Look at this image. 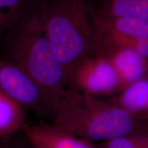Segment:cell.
Wrapping results in <instances>:
<instances>
[{
	"label": "cell",
	"mask_w": 148,
	"mask_h": 148,
	"mask_svg": "<svg viewBox=\"0 0 148 148\" xmlns=\"http://www.w3.org/2000/svg\"><path fill=\"white\" fill-rule=\"evenodd\" d=\"M5 58L23 69L57 106L66 88L65 75L42 27L39 5L27 8L7 32Z\"/></svg>",
	"instance_id": "7a4b0ae2"
},
{
	"label": "cell",
	"mask_w": 148,
	"mask_h": 148,
	"mask_svg": "<svg viewBox=\"0 0 148 148\" xmlns=\"http://www.w3.org/2000/svg\"><path fill=\"white\" fill-rule=\"evenodd\" d=\"M0 90L43 121H52L56 107L40 86L17 64L0 58Z\"/></svg>",
	"instance_id": "277c9868"
},
{
	"label": "cell",
	"mask_w": 148,
	"mask_h": 148,
	"mask_svg": "<svg viewBox=\"0 0 148 148\" xmlns=\"http://www.w3.org/2000/svg\"><path fill=\"white\" fill-rule=\"evenodd\" d=\"M58 128L93 143L134 132L148 125L112 102L66 88L51 121Z\"/></svg>",
	"instance_id": "6da1fadb"
},
{
	"label": "cell",
	"mask_w": 148,
	"mask_h": 148,
	"mask_svg": "<svg viewBox=\"0 0 148 148\" xmlns=\"http://www.w3.org/2000/svg\"><path fill=\"white\" fill-rule=\"evenodd\" d=\"M14 135L5 140H0V148H32L23 134V140L16 138Z\"/></svg>",
	"instance_id": "5bb4252c"
},
{
	"label": "cell",
	"mask_w": 148,
	"mask_h": 148,
	"mask_svg": "<svg viewBox=\"0 0 148 148\" xmlns=\"http://www.w3.org/2000/svg\"><path fill=\"white\" fill-rule=\"evenodd\" d=\"M147 77H148V75H147Z\"/></svg>",
	"instance_id": "9a60e30c"
},
{
	"label": "cell",
	"mask_w": 148,
	"mask_h": 148,
	"mask_svg": "<svg viewBox=\"0 0 148 148\" xmlns=\"http://www.w3.org/2000/svg\"><path fill=\"white\" fill-rule=\"evenodd\" d=\"M101 14L110 16L148 18V0H106Z\"/></svg>",
	"instance_id": "8fae6325"
},
{
	"label": "cell",
	"mask_w": 148,
	"mask_h": 148,
	"mask_svg": "<svg viewBox=\"0 0 148 148\" xmlns=\"http://www.w3.org/2000/svg\"><path fill=\"white\" fill-rule=\"evenodd\" d=\"M95 144L97 148H148V125L123 136Z\"/></svg>",
	"instance_id": "4fadbf2b"
},
{
	"label": "cell",
	"mask_w": 148,
	"mask_h": 148,
	"mask_svg": "<svg viewBox=\"0 0 148 148\" xmlns=\"http://www.w3.org/2000/svg\"><path fill=\"white\" fill-rule=\"evenodd\" d=\"M21 132L32 148H97L89 140L64 132L43 120L36 123H26Z\"/></svg>",
	"instance_id": "52a82bcc"
},
{
	"label": "cell",
	"mask_w": 148,
	"mask_h": 148,
	"mask_svg": "<svg viewBox=\"0 0 148 148\" xmlns=\"http://www.w3.org/2000/svg\"><path fill=\"white\" fill-rule=\"evenodd\" d=\"M44 31L63 68L66 88L76 68L93 54L91 10L86 0H43Z\"/></svg>",
	"instance_id": "3957f363"
},
{
	"label": "cell",
	"mask_w": 148,
	"mask_h": 148,
	"mask_svg": "<svg viewBox=\"0 0 148 148\" xmlns=\"http://www.w3.org/2000/svg\"><path fill=\"white\" fill-rule=\"evenodd\" d=\"M26 119L27 110L0 90V140L21 132Z\"/></svg>",
	"instance_id": "30bf717a"
},
{
	"label": "cell",
	"mask_w": 148,
	"mask_h": 148,
	"mask_svg": "<svg viewBox=\"0 0 148 148\" xmlns=\"http://www.w3.org/2000/svg\"><path fill=\"white\" fill-rule=\"evenodd\" d=\"M28 0H0V36L13 28L27 8Z\"/></svg>",
	"instance_id": "7c38bea8"
},
{
	"label": "cell",
	"mask_w": 148,
	"mask_h": 148,
	"mask_svg": "<svg viewBox=\"0 0 148 148\" xmlns=\"http://www.w3.org/2000/svg\"><path fill=\"white\" fill-rule=\"evenodd\" d=\"M108 99L137 119L148 122V77L131 83Z\"/></svg>",
	"instance_id": "9c48e42d"
},
{
	"label": "cell",
	"mask_w": 148,
	"mask_h": 148,
	"mask_svg": "<svg viewBox=\"0 0 148 148\" xmlns=\"http://www.w3.org/2000/svg\"><path fill=\"white\" fill-rule=\"evenodd\" d=\"M99 54L106 57L113 66L123 85V88L138 79L147 77L148 58L130 47H117Z\"/></svg>",
	"instance_id": "ba28073f"
},
{
	"label": "cell",
	"mask_w": 148,
	"mask_h": 148,
	"mask_svg": "<svg viewBox=\"0 0 148 148\" xmlns=\"http://www.w3.org/2000/svg\"><path fill=\"white\" fill-rule=\"evenodd\" d=\"M67 88L101 98L115 95L123 85L113 66L106 57L92 54L76 68Z\"/></svg>",
	"instance_id": "8992f818"
},
{
	"label": "cell",
	"mask_w": 148,
	"mask_h": 148,
	"mask_svg": "<svg viewBox=\"0 0 148 148\" xmlns=\"http://www.w3.org/2000/svg\"><path fill=\"white\" fill-rule=\"evenodd\" d=\"M94 53L117 47H131L135 40L148 36V18L110 16L91 11Z\"/></svg>",
	"instance_id": "5b68a950"
}]
</instances>
